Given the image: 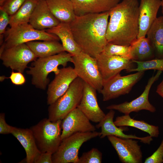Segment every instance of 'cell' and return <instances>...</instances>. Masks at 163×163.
I'll return each instance as SVG.
<instances>
[{"label": "cell", "instance_id": "24", "mask_svg": "<svg viewBox=\"0 0 163 163\" xmlns=\"http://www.w3.org/2000/svg\"><path fill=\"white\" fill-rule=\"evenodd\" d=\"M131 60L142 62L154 59V51L147 37L137 38L130 45Z\"/></svg>", "mask_w": 163, "mask_h": 163}, {"label": "cell", "instance_id": "28", "mask_svg": "<svg viewBox=\"0 0 163 163\" xmlns=\"http://www.w3.org/2000/svg\"><path fill=\"white\" fill-rule=\"evenodd\" d=\"M38 0H26L19 10L10 16L9 24L11 27L29 23L33 12Z\"/></svg>", "mask_w": 163, "mask_h": 163}, {"label": "cell", "instance_id": "15", "mask_svg": "<svg viewBox=\"0 0 163 163\" xmlns=\"http://www.w3.org/2000/svg\"><path fill=\"white\" fill-rule=\"evenodd\" d=\"M77 77L74 68L70 66L59 69L58 72L55 74L53 79L48 85L47 104H51L63 95Z\"/></svg>", "mask_w": 163, "mask_h": 163}, {"label": "cell", "instance_id": "37", "mask_svg": "<svg viewBox=\"0 0 163 163\" xmlns=\"http://www.w3.org/2000/svg\"><path fill=\"white\" fill-rule=\"evenodd\" d=\"M51 153L41 152L35 159L34 163H53Z\"/></svg>", "mask_w": 163, "mask_h": 163}, {"label": "cell", "instance_id": "36", "mask_svg": "<svg viewBox=\"0 0 163 163\" xmlns=\"http://www.w3.org/2000/svg\"><path fill=\"white\" fill-rule=\"evenodd\" d=\"M12 84L16 85H22L25 83V78L23 74L21 72H14L12 70L11 74L9 78Z\"/></svg>", "mask_w": 163, "mask_h": 163}, {"label": "cell", "instance_id": "8", "mask_svg": "<svg viewBox=\"0 0 163 163\" xmlns=\"http://www.w3.org/2000/svg\"><path fill=\"white\" fill-rule=\"evenodd\" d=\"M72 63L78 77L100 93L103 81L96 58L82 51L72 56Z\"/></svg>", "mask_w": 163, "mask_h": 163}, {"label": "cell", "instance_id": "4", "mask_svg": "<svg viewBox=\"0 0 163 163\" xmlns=\"http://www.w3.org/2000/svg\"><path fill=\"white\" fill-rule=\"evenodd\" d=\"M61 122L62 120L52 121L45 118L30 128L41 152L53 154L57 150L62 141Z\"/></svg>", "mask_w": 163, "mask_h": 163}, {"label": "cell", "instance_id": "41", "mask_svg": "<svg viewBox=\"0 0 163 163\" xmlns=\"http://www.w3.org/2000/svg\"><path fill=\"white\" fill-rule=\"evenodd\" d=\"M6 0H0V6H2Z\"/></svg>", "mask_w": 163, "mask_h": 163}, {"label": "cell", "instance_id": "25", "mask_svg": "<svg viewBox=\"0 0 163 163\" xmlns=\"http://www.w3.org/2000/svg\"><path fill=\"white\" fill-rule=\"evenodd\" d=\"M146 35L153 49L155 58H163V16L157 18Z\"/></svg>", "mask_w": 163, "mask_h": 163}, {"label": "cell", "instance_id": "6", "mask_svg": "<svg viewBox=\"0 0 163 163\" xmlns=\"http://www.w3.org/2000/svg\"><path fill=\"white\" fill-rule=\"evenodd\" d=\"M4 42L1 45L0 52L3 50L28 42L36 40H57L56 36L34 28L29 23L11 27L6 31Z\"/></svg>", "mask_w": 163, "mask_h": 163}, {"label": "cell", "instance_id": "26", "mask_svg": "<svg viewBox=\"0 0 163 163\" xmlns=\"http://www.w3.org/2000/svg\"><path fill=\"white\" fill-rule=\"evenodd\" d=\"M26 43L37 58L48 57L65 51L62 44L57 40L34 41Z\"/></svg>", "mask_w": 163, "mask_h": 163}, {"label": "cell", "instance_id": "16", "mask_svg": "<svg viewBox=\"0 0 163 163\" xmlns=\"http://www.w3.org/2000/svg\"><path fill=\"white\" fill-rule=\"evenodd\" d=\"M96 90L84 82L83 94L78 108L91 121L98 123L106 114L100 107Z\"/></svg>", "mask_w": 163, "mask_h": 163}, {"label": "cell", "instance_id": "22", "mask_svg": "<svg viewBox=\"0 0 163 163\" xmlns=\"http://www.w3.org/2000/svg\"><path fill=\"white\" fill-rule=\"evenodd\" d=\"M25 149L26 156L25 162L34 163L36 158L41 153L38 149L30 129L14 127L11 133Z\"/></svg>", "mask_w": 163, "mask_h": 163}, {"label": "cell", "instance_id": "30", "mask_svg": "<svg viewBox=\"0 0 163 163\" xmlns=\"http://www.w3.org/2000/svg\"><path fill=\"white\" fill-rule=\"evenodd\" d=\"M101 53L107 55L120 56L131 60L130 46L120 45L108 43Z\"/></svg>", "mask_w": 163, "mask_h": 163}, {"label": "cell", "instance_id": "17", "mask_svg": "<svg viewBox=\"0 0 163 163\" xmlns=\"http://www.w3.org/2000/svg\"><path fill=\"white\" fill-rule=\"evenodd\" d=\"M115 113L114 110H110L104 117L96 125V128H101L100 136L101 138H103L108 136H113L122 138L139 139L142 143L150 144L153 140L152 137L150 136L142 137L135 135L124 134L123 131L127 130L128 128L126 126L118 127L115 125L113 121Z\"/></svg>", "mask_w": 163, "mask_h": 163}, {"label": "cell", "instance_id": "5", "mask_svg": "<svg viewBox=\"0 0 163 163\" xmlns=\"http://www.w3.org/2000/svg\"><path fill=\"white\" fill-rule=\"evenodd\" d=\"M84 81L77 77L66 92L48 108V119L52 121L62 120L69 112L77 107L81 100Z\"/></svg>", "mask_w": 163, "mask_h": 163}, {"label": "cell", "instance_id": "1", "mask_svg": "<svg viewBox=\"0 0 163 163\" xmlns=\"http://www.w3.org/2000/svg\"><path fill=\"white\" fill-rule=\"evenodd\" d=\"M109 11L76 16L69 24L74 39L82 51L96 57L108 43L106 34Z\"/></svg>", "mask_w": 163, "mask_h": 163}, {"label": "cell", "instance_id": "14", "mask_svg": "<svg viewBox=\"0 0 163 163\" xmlns=\"http://www.w3.org/2000/svg\"><path fill=\"white\" fill-rule=\"evenodd\" d=\"M78 107L67 114L62 120V140L77 133H85L95 131V126Z\"/></svg>", "mask_w": 163, "mask_h": 163}, {"label": "cell", "instance_id": "23", "mask_svg": "<svg viewBox=\"0 0 163 163\" xmlns=\"http://www.w3.org/2000/svg\"><path fill=\"white\" fill-rule=\"evenodd\" d=\"M48 7L54 16L60 22L69 24L76 15L70 0H46Z\"/></svg>", "mask_w": 163, "mask_h": 163}, {"label": "cell", "instance_id": "9", "mask_svg": "<svg viewBox=\"0 0 163 163\" xmlns=\"http://www.w3.org/2000/svg\"><path fill=\"white\" fill-rule=\"evenodd\" d=\"M144 72H136L123 76L119 74L104 82L100 93L103 101H107L129 93L133 87L142 78Z\"/></svg>", "mask_w": 163, "mask_h": 163}, {"label": "cell", "instance_id": "2", "mask_svg": "<svg viewBox=\"0 0 163 163\" xmlns=\"http://www.w3.org/2000/svg\"><path fill=\"white\" fill-rule=\"evenodd\" d=\"M139 5L138 0H122L109 11L106 34L108 43L129 46L137 38Z\"/></svg>", "mask_w": 163, "mask_h": 163}, {"label": "cell", "instance_id": "40", "mask_svg": "<svg viewBox=\"0 0 163 163\" xmlns=\"http://www.w3.org/2000/svg\"><path fill=\"white\" fill-rule=\"evenodd\" d=\"M7 78L5 76H2L0 77V81H2L4 80V79L5 78Z\"/></svg>", "mask_w": 163, "mask_h": 163}, {"label": "cell", "instance_id": "12", "mask_svg": "<svg viewBox=\"0 0 163 163\" xmlns=\"http://www.w3.org/2000/svg\"><path fill=\"white\" fill-rule=\"evenodd\" d=\"M95 58L103 82L120 74L123 70L126 72L136 67L132 60L120 56L101 53Z\"/></svg>", "mask_w": 163, "mask_h": 163}, {"label": "cell", "instance_id": "18", "mask_svg": "<svg viewBox=\"0 0 163 163\" xmlns=\"http://www.w3.org/2000/svg\"><path fill=\"white\" fill-rule=\"evenodd\" d=\"M161 5V0H140L137 38L145 37L148 30L157 18Z\"/></svg>", "mask_w": 163, "mask_h": 163}, {"label": "cell", "instance_id": "34", "mask_svg": "<svg viewBox=\"0 0 163 163\" xmlns=\"http://www.w3.org/2000/svg\"><path fill=\"white\" fill-rule=\"evenodd\" d=\"M10 16L4 10L0 8V38L4 34L6 27L10 22Z\"/></svg>", "mask_w": 163, "mask_h": 163}, {"label": "cell", "instance_id": "29", "mask_svg": "<svg viewBox=\"0 0 163 163\" xmlns=\"http://www.w3.org/2000/svg\"><path fill=\"white\" fill-rule=\"evenodd\" d=\"M132 61L136 64L137 67L128 70L126 72H127L145 71L149 70H158L163 72V58H155L150 60L142 62Z\"/></svg>", "mask_w": 163, "mask_h": 163}, {"label": "cell", "instance_id": "39", "mask_svg": "<svg viewBox=\"0 0 163 163\" xmlns=\"http://www.w3.org/2000/svg\"><path fill=\"white\" fill-rule=\"evenodd\" d=\"M161 0V12L163 14V0Z\"/></svg>", "mask_w": 163, "mask_h": 163}, {"label": "cell", "instance_id": "31", "mask_svg": "<svg viewBox=\"0 0 163 163\" xmlns=\"http://www.w3.org/2000/svg\"><path fill=\"white\" fill-rule=\"evenodd\" d=\"M102 156V153L98 149L93 148L82 154L79 158L78 163H101Z\"/></svg>", "mask_w": 163, "mask_h": 163}, {"label": "cell", "instance_id": "7", "mask_svg": "<svg viewBox=\"0 0 163 163\" xmlns=\"http://www.w3.org/2000/svg\"><path fill=\"white\" fill-rule=\"evenodd\" d=\"M100 136V132L95 131L77 133L64 139L52 155L53 163H78L79 150L83 144Z\"/></svg>", "mask_w": 163, "mask_h": 163}, {"label": "cell", "instance_id": "13", "mask_svg": "<svg viewBox=\"0 0 163 163\" xmlns=\"http://www.w3.org/2000/svg\"><path fill=\"white\" fill-rule=\"evenodd\" d=\"M107 138L123 163H141L142 154L138 141L133 139L120 138L113 136Z\"/></svg>", "mask_w": 163, "mask_h": 163}, {"label": "cell", "instance_id": "35", "mask_svg": "<svg viewBox=\"0 0 163 163\" xmlns=\"http://www.w3.org/2000/svg\"><path fill=\"white\" fill-rule=\"evenodd\" d=\"M14 127L8 124L5 119V114H0V133L6 134L12 133Z\"/></svg>", "mask_w": 163, "mask_h": 163}, {"label": "cell", "instance_id": "32", "mask_svg": "<svg viewBox=\"0 0 163 163\" xmlns=\"http://www.w3.org/2000/svg\"><path fill=\"white\" fill-rule=\"evenodd\" d=\"M26 0H6L0 8L5 11L10 16L14 14Z\"/></svg>", "mask_w": 163, "mask_h": 163}, {"label": "cell", "instance_id": "11", "mask_svg": "<svg viewBox=\"0 0 163 163\" xmlns=\"http://www.w3.org/2000/svg\"><path fill=\"white\" fill-rule=\"evenodd\" d=\"M162 72L158 70L155 75L149 78L144 91L137 98L129 102L125 101L119 104L109 105L107 107L106 109L117 110L125 115H129L132 112H138L142 110L155 112L156 108L149 102V95L152 85L158 79Z\"/></svg>", "mask_w": 163, "mask_h": 163}, {"label": "cell", "instance_id": "27", "mask_svg": "<svg viewBox=\"0 0 163 163\" xmlns=\"http://www.w3.org/2000/svg\"><path fill=\"white\" fill-rule=\"evenodd\" d=\"M114 122L118 127L128 126L135 127L148 133L152 137H157L159 134L158 126L150 124L143 120H134L131 118L129 115L118 116Z\"/></svg>", "mask_w": 163, "mask_h": 163}, {"label": "cell", "instance_id": "19", "mask_svg": "<svg viewBox=\"0 0 163 163\" xmlns=\"http://www.w3.org/2000/svg\"><path fill=\"white\" fill-rule=\"evenodd\" d=\"M60 22L50 11L46 0H38L29 23L35 29L45 30L57 25Z\"/></svg>", "mask_w": 163, "mask_h": 163}, {"label": "cell", "instance_id": "21", "mask_svg": "<svg viewBox=\"0 0 163 163\" xmlns=\"http://www.w3.org/2000/svg\"><path fill=\"white\" fill-rule=\"evenodd\" d=\"M46 30L57 36L65 51L72 56L78 55L82 52L74 39L69 24L60 22L57 25Z\"/></svg>", "mask_w": 163, "mask_h": 163}, {"label": "cell", "instance_id": "3", "mask_svg": "<svg viewBox=\"0 0 163 163\" xmlns=\"http://www.w3.org/2000/svg\"><path fill=\"white\" fill-rule=\"evenodd\" d=\"M72 56L64 51L48 57L38 58L32 62L26 72L32 77V84L37 88L45 90L50 83L49 74L52 72L56 74L59 71V66L65 67L69 62H72Z\"/></svg>", "mask_w": 163, "mask_h": 163}, {"label": "cell", "instance_id": "10", "mask_svg": "<svg viewBox=\"0 0 163 163\" xmlns=\"http://www.w3.org/2000/svg\"><path fill=\"white\" fill-rule=\"evenodd\" d=\"M37 58L26 43L6 49L0 52V58L5 66L22 73L28 68V64Z\"/></svg>", "mask_w": 163, "mask_h": 163}, {"label": "cell", "instance_id": "38", "mask_svg": "<svg viewBox=\"0 0 163 163\" xmlns=\"http://www.w3.org/2000/svg\"><path fill=\"white\" fill-rule=\"evenodd\" d=\"M156 92L163 98V79L157 86Z\"/></svg>", "mask_w": 163, "mask_h": 163}, {"label": "cell", "instance_id": "33", "mask_svg": "<svg viewBox=\"0 0 163 163\" xmlns=\"http://www.w3.org/2000/svg\"><path fill=\"white\" fill-rule=\"evenodd\" d=\"M163 162V139L157 150L147 158L145 163H161Z\"/></svg>", "mask_w": 163, "mask_h": 163}, {"label": "cell", "instance_id": "20", "mask_svg": "<svg viewBox=\"0 0 163 163\" xmlns=\"http://www.w3.org/2000/svg\"><path fill=\"white\" fill-rule=\"evenodd\" d=\"M75 14L81 16L98 13L110 10L121 0H70Z\"/></svg>", "mask_w": 163, "mask_h": 163}]
</instances>
